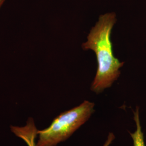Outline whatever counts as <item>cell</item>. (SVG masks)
I'll return each instance as SVG.
<instances>
[{
	"label": "cell",
	"instance_id": "3",
	"mask_svg": "<svg viewBox=\"0 0 146 146\" xmlns=\"http://www.w3.org/2000/svg\"><path fill=\"white\" fill-rule=\"evenodd\" d=\"M133 113L134 120L135 122L136 131L134 133H129L133 139V146H146L144 140V135L141 128L139 108L138 107H136L135 110L134 111Z\"/></svg>",
	"mask_w": 146,
	"mask_h": 146
},
{
	"label": "cell",
	"instance_id": "1",
	"mask_svg": "<svg viewBox=\"0 0 146 146\" xmlns=\"http://www.w3.org/2000/svg\"><path fill=\"white\" fill-rule=\"evenodd\" d=\"M117 21L114 12L101 15L92 28L87 41L82 44L84 50H93L98 61V69L91 84V90L96 94L110 87L120 76V68L125 63L120 62L114 55L110 36Z\"/></svg>",
	"mask_w": 146,
	"mask_h": 146
},
{
	"label": "cell",
	"instance_id": "2",
	"mask_svg": "<svg viewBox=\"0 0 146 146\" xmlns=\"http://www.w3.org/2000/svg\"><path fill=\"white\" fill-rule=\"evenodd\" d=\"M94 106L93 102L84 100L78 106L61 113L48 128L38 131L36 146H56L67 140L89 120L94 113Z\"/></svg>",
	"mask_w": 146,
	"mask_h": 146
},
{
	"label": "cell",
	"instance_id": "5",
	"mask_svg": "<svg viewBox=\"0 0 146 146\" xmlns=\"http://www.w3.org/2000/svg\"><path fill=\"white\" fill-rule=\"evenodd\" d=\"M115 135L113 133H110L106 141L104 142V146H110L111 145V143L113 142V141H114V140L115 139Z\"/></svg>",
	"mask_w": 146,
	"mask_h": 146
},
{
	"label": "cell",
	"instance_id": "6",
	"mask_svg": "<svg viewBox=\"0 0 146 146\" xmlns=\"http://www.w3.org/2000/svg\"><path fill=\"white\" fill-rule=\"evenodd\" d=\"M5 0H0V8L1 7V6L4 3Z\"/></svg>",
	"mask_w": 146,
	"mask_h": 146
},
{
	"label": "cell",
	"instance_id": "4",
	"mask_svg": "<svg viewBox=\"0 0 146 146\" xmlns=\"http://www.w3.org/2000/svg\"><path fill=\"white\" fill-rule=\"evenodd\" d=\"M37 134L34 131H28L25 133L22 139L25 141L28 146H36L35 140Z\"/></svg>",
	"mask_w": 146,
	"mask_h": 146
}]
</instances>
